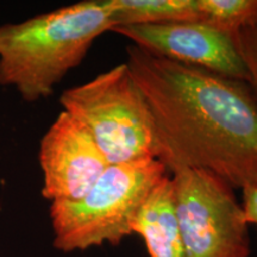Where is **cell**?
Returning a JSON list of instances; mask_svg holds the SVG:
<instances>
[{
	"label": "cell",
	"mask_w": 257,
	"mask_h": 257,
	"mask_svg": "<svg viewBox=\"0 0 257 257\" xmlns=\"http://www.w3.org/2000/svg\"><path fill=\"white\" fill-rule=\"evenodd\" d=\"M131 78L167 169H205L232 188L257 181V102L248 83L126 47Z\"/></svg>",
	"instance_id": "1"
},
{
	"label": "cell",
	"mask_w": 257,
	"mask_h": 257,
	"mask_svg": "<svg viewBox=\"0 0 257 257\" xmlns=\"http://www.w3.org/2000/svg\"><path fill=\"white\" fill-rule=\"evenodd\" d=\"M113 27L107 0H86L0 27V85L25 101L47 98Z\"/></svg>",
	"instance_id": "2"
},
{
	"label": "cell",
	"mask_w": 257,
	"mask_h": 257,
	"mask_svg": "<svg viewBox=\"0 0 257 257\" xmlns=\"http://www.w3.org/2000/svg\"><path fill=\"white\" fill-rule=\"evenodd\" d=\"M167 170L155 157L113 163L83 197L51 202L54 246L73 252L120 244L133 234L137 212Z\"/></svg>",
	"instance_id": "3"
},
{
	"label": "cell",
	"mask_w": 257,
	"mask_h": 257,
	"mask_svg": "<svg viewBox=\"0 0 257 257\" xmlns=\"http://www.w3.org/2000/svg\"><path fill=\"white\" fill-rule=\"evenodd\" d=\"M60 104L91 134L110 165L156 159L152 115L125 62L66 89Z\"/></svg>",
	"instance_id": "4"
},
{
	"label": "cell",
	"mask_w": 257,
	"mask_h": 257,
	"mask_svg": "<svg viewBox=\"0 0 257 257\" xmlns=\"http://www.w3.org/2000/svg\"><path fill=\"white\" fill-rule=\"evenodd\" d=\"M172 173L186 257H249V225L234 188L205 169L180 168Z\"/></svg>",
	"instance_id": "5"
},
{
	"label": "cell",
	"mask_w": 257,
	"mask_h": 257,
	"mask_svg": "<svg viewBox=\"0 0 257 257\" xmlns=\"http://www.w3.org/2000/svg\"><path fill=\"white\" fill-rule=\"evenodd\" d=\"M110 31L155 55L246 82L248 74L232 37L197 21L117 25Z\"/></svg>",
	"instance_id": "6"
},
{
	"label": "cell",
	"mask_w": 257,
	"mask_h": 257,
	"mask_svg": "<svg viewBox=\"0 0 257 257\" xmlns=\"http://www.w3.org/2000/svg\"><path fill=\"white\" fill-rule=\"evenodd\" d=\"M42 195L47 200H76L93 187L108 161L83 125L62 111L40 143Z\"/></svg>",
	"instance_id": "7"
},
{
	"label": "cell",
	"mask_w": 257,
	"mask_h": 257,
	"mask_svg": "<svg viewBox=\"0 0 257 257\" xmlns=\"http://www.w3.org/2000/svg\"><path fill=\"white\" fill-rule=\"evenodd\" d=\"M131 231L142 237L150 257H186L172 176H163L149 193L135 217Z\"/></svg>",
	"instance_id": "8"
},
{
	"label": "cell",
	"mask_w": 257,
	"mask_h": 257,
	"mask_svg": "<svg viewBox=\"0 0 257 257\" xmlns=\"http://www.w3.org/2000/svg\"><path fill=\"white\" fill-rule=\"evenodd\" d=\"M107 3L112 10L113 27L200 21L198 0H107Z\"/></svg>",
	"instance_id": "9"
},
{
	"label": "cell",
	"mask_w": 257,
	"mask_h": 257,
	"mask_svg": "<svg viewBox=\"0 0 257 257\" xmlns=\"http://www.w3.org/2000/svg\"><path fill=\"white\" fill-rule=\"evenodd\" d=\"M201 23L232 36L257 21V0H198Z\"/></svg>",
	"instance_id": "10"
},
{
	"label": "cell",
	"mask_w": 257,
	"mask_h": 257,
	"mask_svg": "<svg viewBox=\"0 0 257 257\" xmlns=\"http://www.w3.org/2000/svg\"><path fill=\"white\" fill-rule=\"evenodd\" d=\"M231 37L245 66L248 74L246 83L257 102V21L249 27L237 31Z\"/></svg>",
	"instance_id": "11"
},
{
	"label": "cell",
	"mask_w": 257,
	"mask_h": 257,
	"mask_svg": "<svg viewBox=\"0 0 257 257\" xmlns=\"http://www.w3.org/2000/svg\"><path fill=\"white\" fill-rule=\"evenodd\" d=\"M242 210L245 221L257 227V181L248 185L243 189Z\"/></svg>",
	"instance_id": "12"
}]
</instances>
